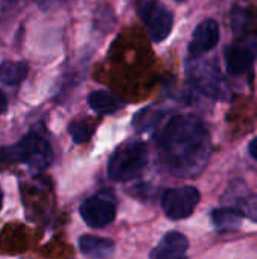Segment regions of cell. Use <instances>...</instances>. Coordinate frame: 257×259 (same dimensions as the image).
<instances>
[{
    "label": "cell",
    "mask_w": 257,
    "mask_h": 259,
    "mask_svg": "<svg viewBox=\"0 0 257 259\" xmlns=\"http://www.w3.org/2000/svg\"><path fill=\"white\" fill-rule=\"evenodd\" d=\"M158 146L168 171L179 178L200 175L211 156V138L194 115H174L162 127Z\"/></svg>",
    "instance_id": "1"
},
{
    "label": "cell",
    "mask_w": 257,
    "mask_h": 259,
    "mask_svg": "<svg viewBox=\"0 0 257 259\" xmlns=\"http://www.w3.org/2000/svg\"><path fill=\"white\" fill-rule=\"evenodd\" d=\"M52 159L53 152L48 140L36 131H30L15 144L0 147V164H26L32 173L44 171Z\"/></svg>",
    "instance_id": "2"
},
{
    "label": "cell",
    "mask_w": 257,
    "mask_h": 259,
    "mask_svg": "<svg viewBox=\"0 0 257 259\" xmlns=\"http://www.w3.org/2000/svg\"><path fill=\"white\" fill-rule=\"evenodd\" d=\"M148 162V150L142 141H130L120 146L109 158L108 176L115 182L136 178Z\"/></svg>",
    "instance_id": "3"
},
{
    "label": "cell",
    "mask_w": 257,
    "mask_h": 259,
    "mask_svg": "<svg viewBox=\"0 0 257 259\" xmlns=\"http://www.w3.org/2000/svg\"><path fill=\"white\" fill-rule=\"evenodd\" d=\"M189 79L194 87L215 100H229L230 88L220 68L212 61H195L189 65Z\"/></svg>",
    "instance_id": "4"
},
{
    "label": "cell",
    "mask_w": 257,
    "mask_h": 259,
    "mask_svg": "<svg viewBox=\"0 0 257 259\" xmlns=\"http://www.w3.org/2000/svg\"><path fill=\"white\" fill-rule=\"evenodd\" d=\"M138 14L147 26L150 38L155 42H162L170 36L174 18L165 6H162L156 0H139Z\"/></svg>",
    "instance_id": "5"
},
{
    "label": "cell",
    "mask_w": 257,
    "mask_h": 259,
    "mask_svg": "<svg viewBox=\"0 0 257 259\" xmlns=\"http://www.w3.org/2000/svg\"><path fill=\"white\" fill-rule=\"evenodd\" d=\"M200 191L195 187L186 185L167 190L162 196V209L171 220L188 219L200 203Z\"/></svg>",
    "instance_id": "6"
},
{
    "label": "cell",
    "mask_w": 257,
    "mask_h": 259,
    "mask_svg": "<svg viewBox=\"0 0 257 259\" xmlns=\"http://www.w3.org/2000/svg\"><path fill=\"white\" fill-rule=\"evenodd\" d=\"M80 217L82 220L94 229L106 228L111 225L117 217V206L115 203L103 196H92L86 199L80 205Z\"/></svg>",
    "instance_id": "7"
},
{
    "label": "cell",
    "mask_w": 257,
    "mask_h": 259,
    "mask_svg": "<svg viewBox=\"0 0 257 259\" xmlns=\"http://www.w3.org/2000/svg\"><path fill=\"white\" fill-rule=\"evenodd\" d=\"M257 56V38H238L226 50V65L230 74L241 76L247 73Z\"/></svg>",
    "instance_id": "8"
},
{
    "label": "cell",
    "mask_w": 257,
    "mask_h": 259,
    "mask_svg": "<svg viewBox=\"0 0 257 259\" xmlns=\"http://www.w3.org/2000/svg\"><path fill=\"white\" fill-rule=\"evenodd\" d=\"M220 41V26L214 18L203 20L192 32V38L189 42V55L192 58H198L212 49Z\"/></svg>",
    "instance_id": "9"
},
{
    "label": "cell",
    "mask_w": 257,
    "mask_h": 259,
    "mask_svg": "<svg viewBox=\"0 0 257 259\" xmlns=\"http://www.w3.org/2000/svg\"><path fill=\"white\" fill-rule=\"evenodd\" d=\"M189 241L188 238L177 231L167 232L164 238L159 241V244L150 252L151 259H173L182 258L188 253Z\"/></svg>",
    "instance_id": "10"
},
{
    "label": "cell",
    "mask_w": 257,
    "mask_h": 259,
    "mask_svg": "<svg viewBox=\"0 0 257 259\" xmlns=\"http://www.w3.org/2000/svg\"><path fill=\"white\" fill-rule=\"evenodd\" d=\"M79 249L88 258H109L115 252V244L109 238L83 235L79 238Z\"/></svg>",
    "instance_id": "11"
},
{
    "label": "cell",
    "mask_w": 257,
    "mask_h": 259,
    "mask_svg": "<svg viewBox=\"0 0 257 259\" xmlns=\"http://www.w3.org/2000/svg\"><path fill=\"white\" fill-rule=\"evenodd\" d=\"M88 105L94 112L101 114V115L114 114L124 106V103L115 94H112L111 91H106V90L91 91L88 94Z\"/></svg>",
    "instance_id": "12"
},
{
    "label": "cell",
    "mask_w": 257,
    "mask_h": 259,
    "mask_svg": "<svg viewBox=\"0 0 257 259\" xmlns=\"http://www.w3.org/2000/svg\"><path fill=\"white\" fill-rule=\"evenodd\" d=\"M244 217L245 215L241 211V208H217L211 214L212 223L215 229L220 232H230L239 229Z\"/></svg>",
    "instance_id": "13"
},
{
    "label": "cell",
    "mask_w": 257,
    "mask_h": 259,
    "mask_svg": "<svg viewBox=\"0 0 257 259\" xmlns=\"http://www.w3.org/2000/svg\"><path fill=\"white\" fill-rule=\"evenodd\" d=\"M230 23L238 38H257V21L242 8H235L230 14Z\"/></svg>",
    "instance_id": "14"
},
{
    "label": "cell",
    "mask_w": 257,
    "mask_h": 259,
    "mask_svg": "<svg viewBox=\"0 0 257 259\" xmlns=\"http://www.w3.org/2000/svg\"><path fill=\"white\" fill-rule=\"evenodd\" d=\"M29 67L24 62L18 61H3L0 64V80L5 85L17 87L20 85L27 76Z\"/></svg>",
    "instance_id": "15"
},
{
    "label": "cell",
    "mask_w": 257,
    "mask_h": 259,
    "mask_svg": "<svg viewBox=\"0 0 257 259\" xmlns=\"http://www.w3.org/2000/svg\"><path fill=\"white\" fill-rule=\"evenodd\" d=\"M94 132V127L91 123H88L86 120H77V121H71L68 126V134L71 135L73 141L76 144H83L86 143L91 135Z\"/></svg>",
    "instance_id": "16"
},
{
    "label": "cell",
    "mask_w": 257,
    "mask_h": 259,
    "mask_svg": "<svg viewBox=\"0 0 257 259\" xmlns=\"http://www.w3.org/2000/svg\"><path fill=\"white\" fill-rule=\"evenodd\" d=\"M241 211L245 217L257 223V194L248 196L241 202Z\"/></svg>",
    "instance_id": "17"
},
{
    "label": "cell",
    "mask_w": 257,
    "mask_h": 259,
    "mask_svg": "<svg viewBox=\"0 0 257 259\" xmlns=\"http://www.w3.org/2000/svg\"><path fill=\"white\" fill-rule=\"evenodd\" d=\"M36 5H38V8L39 9H42V11H52V9H55V8H58L61 3H62V0H33Z\"/></svg>",
    "instance_id": "18"
},
{
    "label": "cell",
    "mask_w": 257,
    "mask_h": 259,
    "mask_svg": "<svg viewBox=\"0 0 257 259\" xmlns=\"http://www.w3.org/2000/svg\"><path fill=\"white\" fill-rule=\"evenodd\" d=\"M8 111V99L5 96V93L0 90V115L5 114Z\"/></svg>",
    "instance_id": "19"
},
{
    "label": "cell",
    "mask_w": 257,
    "mask_h": 259,
    "mask_svg": "<svg viewBox=\"0 0 257 259\" xmlns=\"http://www.w3.org/2000/svg\"><path fill=\"white\" fill-rule=\"evenodd\" d=\"M248 152H250L251 158L257 161V137L253 140V141H251V143H250V146H248Z\"/></svg>",
    "instance_id": "20"
},
{
    "label": "cell",
    "mask_w": 257,
    "mask_h": 259,
    "mask_svg": "<svg viewBox=\"0 0 257 259\" xmlns=\"http://www.w3.org/2000/svg\"><path fill=\"white\" fill-rule=\"evenodd\" d=\"M3 206V193H2V188H0V209Z\"/></svg>",
    "instance_id": "21"
},
{
    "label": "cell",
    "mask_w": 257,
    "mask_h": 259,
    "mask_svg": "<svg viewBox=\"0 0 257 259\" xmlns=\"http://www.w3.org/2000/svg\"><path fill=\"white\" fill-rule=\"evenodd\" d=\"M174 2H179V3H182V2H186V0H174Z\"/></svg>",
    "instance_id": "22"
}]
</instances>
